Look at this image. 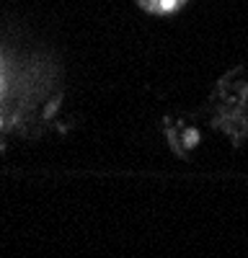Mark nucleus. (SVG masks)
Here are the masks:
<instances>
[{
  "label": "nucleus",
  "instance_id": "nucleus-1",
  "mask_svg": "<svg viewBox=\"0 0 248 258\" xmlns=\"http://www.w3.org/2000/svg\"><path fill=\"white\" fill-rule=\"evenodd\" d=\"M137 3L145 8V11H150V13H176L186 0H137Z\"/></svg>",
  "mask_w": 248,
  "mask_h": 258
}]
</instances>
